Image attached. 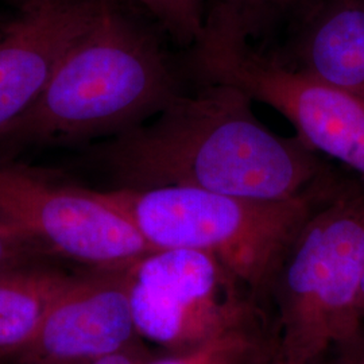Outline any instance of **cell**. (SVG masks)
<instances>
[{"label":"cell","instance_id":"6da1fadb","mask_svg":"<svg viewBox=\"0 0 364 364\" xmlns=\"http://www.w3.org/2000/svg\"><path fill=\"white\" fill-rule=\"evenodd\" d=\"M231 84L180 93L149 124L122 131L90 154L114 189L189 186L257 200L299 195L328 174L299 136L264 127Z\"/></svg>","mask_w":364,"mask_h":364},{"label":"cell","instance_id":"7a4b0ae2","mask_svg":"<svg viewBox=\"0 0 364 364\" xmlns=\"http://www.w3.org/2000/svg\"><path fill=\"white\" fill-rule=\"evenodd\" d=\"M180 93L154 36L117 0H97L45 90L0 130V159L117 135L156 115Z\"/></svg>","mask_w":364,"mask_h":364},{"label":"cell","instance_id":"3957f363","mask_svg":"<svg viewBox=\"0 0 364 364\" xmlns=\"http://www.w3.org/2000/svg\"><path fill=\"white\" fill-rule=\"evenodd\" d=\"M338 183L326 174L299 195L257 200L189 186L97 191L156 250L186 248L220 260L254 297L270 293L301 225Z\"/></svg>","mask_w":364,"mask_h":364},{"label":"cell","instance_id":"277c9868","mask_svg":"<svg viewBox=\"0 0 364 364\" xmlns=\"http://www.w3.org/2000/svg\"><path fill=\"white\" fill-rule=\"evenodd\" d=\"M364 193L335 189L290 242L270 293L277 305V364H317L364 326Z\"/></svg>","mask_w":364,"mask_h":364},{"label":"cell","instance_id":"5b68a950","mask_svg":"<svg viewBox=\"0 0 364 364\" xmlns=\"http://www.w3.org/2000/svg\"><path fill=\"white\" fill-rule=\"evenodd\" d=\"M192 49V65L201 77L231 84L252 100L273 107L313 151L364 176L363 95L255 50L246 37L219 22L205 21Z\"/></svg>","mask_w":364,"mask_h":364},{"label":"cell","instance_id":"8992f818","mask_svg":"<svg viewBox=\"0 0 364 364\" xmlns=\"http://www.w3.org/2000/svg\"><path fill=\"white\" fill-rule=\"evenodd\" d=\"M127 282L138 336L173 353L257 321L252 293L207 252L154 250L127 266Z\"/></svg>","mask_w":364,"mask_h":364},{"label":"cell","instance_id":"52a82bcc","mask_svg":"<svg viewBox=\"0 0 364 364\" xmlns=\"http://www.w3.org/2000/svg\"><path fill=\"white\" fill-rule=\"evenodd\" d=\"M0 221L50 255L91 269L123 267L156 250L97 191L54 181L10 159H0Z\"/></svg>","mask_w":364,"mask_h":364},{"label":"cell","instance_id":"ba28073f","mask_svg":"<svg viewBox=\"0 0 364 364\" xmlns=\"http://www.w3.org/2000/svg\"><path fill=\"white\" fill-rule=\"evenodd\" d=\"M127 266L76 274L15 362L76 363L135 343L138 333L131 312Z\"/></svg>","mask_w":364,"mask_h":364},{"label":"cell","instance_id":"9c48e42d","mask_svg":"<svg viewBox=\"0 0 364 364\" xmlns=\"http://www.w3.org/2000/svg\"><path fill=\"white\" fill-rule=\"evenodd\" d=\"M97 0H22L0 16V130L36 102Z\"/></svg>","mask_w":364,"mask_h":364},{"label":"cell","instance_id":"30bf717a","mask_svg":"<svg viewBox=\"0 0 364 364\" xmlns=\"http://www.w3.org/2000/svg\"><path fill=\"white\" fill-rule=\"evenodd\" d=\"M278 58L364 96V0H316L293 23L287 55Z\"/></svg>","mask_w":364,"mask_h":364},{"label":"cell","instance_id":"8fae6325","mask_svg":"<svg viewBox=\"0 0 364 364\" xmlns=\"http://www.w3.org/2000/svg\"><path fill=\"white\" fill-rule=\"evenodd\" d=\"M75 275L39 262L0 273V362L25 352Z\"/></svg>","mask_w":364,"mask_h":364},{"label":"cell","instance_id":"7c38bea8","mask_svg":"<svg viewBox=\"0 0 364 364\" xmlns=\"http://www.w3.org/2000/svg\"><path fill=\"white\" fill-rule=\"evenodd\" d=\"M277 340L270 341L258 321L239 326L188 351L147 364H263L273 360Z\"/></svg>","mask_w":364,"mask_h":364},{"label":"cell","instance_id":"4fadbf2b","mask_svg":"<svg viewBox=\"0 0 364 364\" xmlns=\"http://www.w3.org/2000/svg\"><path fill=\"white\" fill-rule=\"evenodd\" d=\"M316 0H207L205 19L234 28L250 41L274 26L296 23Z\"/></svg>","mask_w":364,"mask_h":364},{"label":"cell","instance_id":"5bb4252c","mask_svg":"<svg viewBox=\"0 0 364 364\" xmlns=\"http://www.w3.org/2000/svg\"><path fill=\"white\" fill-rule=\"evenodd\" d=\"M119 1V0H117ZM151 14L173 39L195 45L203 34L207 0H131Z\"/></svg>","mask_w":364,"mask_h":364},{"label":"cell","instance_id":"9a60e30c","mask_svg":"<svg viewBox=\"0 0 364 364\" xmlns=\"http://www.w3.org/2000/svg\"><path fill=\"white\" fill-rule=\"evenodd\" d=\"M46 255L50 254L22 230L0 221V273L37 263Z\"/></svg>","mask_w":364,"mask_h":364},{"label":"cell","instance_id":"2e32d148","mask_svg":"<svg viewBox=\"0 0 364 364\" xmlns=\"http://www.w3.org/2000/svg\"><path fill=\"white\" fill-rule=\"evenodd\" d=\"M324 364H364V326L353 338H348L331 350Z\"/></svg>","mask_w":364,"mask_h":364},{"label":"cell","instance_id":"e0dca14e","mask_svg":"<svg viewBox=\"0 0 364 364\" xmlns=\"http://www.w3.org/2000/svg\"><path fill=\"white\" fill-rule=\"evenodd\" d=\"M151 360L153 359L149 356L144 347H141L138 341H135L120 351L70 364H147Z\"/></svg>","mask_w":364,"mask_h":364},{"label":"cell","instance_id":"ac0fdd59","mask_svg":"<svg viewBox=\"0 0 364 364\" xmlns=\"http://www.w3.org/2000/svg\"><path fill=\"white\" fill-rule=\"evenodd\" d=\"M360 313H362L364 321V273L363 279H362V289H360Z\"/></svg>","mask_w":364,"mask_h":364},{"label":"cell","instance_id":"d6986e66","mask_svg":"<svg viewBox=\"0 0 364 364\" xmlns=\"http://www.w3.org/2000/svg\"><path fill=\"white\" fill-rule=\"evenodd\" d=\"M272 362H273V360H270V362H267V363H263V364H272Z\"/></svg>","mask_w":364,"mask_h":364},{"label":"cell","instance_id":"ffe728a7","mask_svg":"<svg viewBox=\"0 0 364 364\" xmlns=\"http://www.w3.org/2000/svg\"><path fill=\"white\" fill-rule=\"evenodd\" d=\"M272 364H277V363H275V362H274V359H273V362H272Z\"/></svg>","mask_w":364,"mask_h":364}]
</instances>
